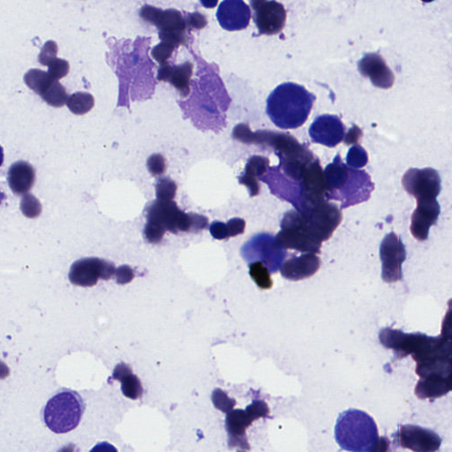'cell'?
I'll use <instances>...</instances> for the list:
<instances>
[{
	"label": "cell",
	"instance_id": "6da1fadb",
	"mask_svg": "<svg viewBox=\"0 0 452 452\" xmlns=\"http://www.w3.org/2000/svg\"><path fill=\"white\" fill-rule=\"evenodd\" d=\"M315 96L303 86L282 83L271 93L266 112L271 121L281 129H295L308 121Z\"/></svg>",
	"mask_w": 452,
	"mask_h": 452
},
{
	"label": "cell",
	"instance_id": "7a4b0ae2",
	"mask_svg": "<svg viewBox=\"0 0 452 452\" xmlns=\"http://www.w3.org/2000/svg\"><path fill=\"white\" fill-rule=\"evenodd\" d=\"M379 338L381 344L393 350L398 359L411 354L417 364L437 359H451L452 355V341L442 335L434 338L419 332L405 334L401 331L386 328L381 331Z\"/></svg>",
	"mask_w": 452,
	"mask_h": 452
},
{
	"label": "cell",
	"instance_id": "3957f363",
	"mask_svg": "<svg viewBox=\"0 0 452 452\" xmlns=\"http://www.w3.org/2000/svg\"><path fill=\"white\" fill-rule=\"evenodd\" d=\"M335 437L339 446L352 452L377 451L381 441L373 418L356 409H350L339 415Z\"/></svg>",
	"mask_w": 452,
	"mask_h": 452
},
{
	"label": "cell",
	"instance_id": "277c9868",
	"mask_svg": "<svg viewBox=\"0 0 452 452\" xmlns=\"http://www.w3.org/2000/svg\"><path fill=\"white\" fill-rule=\"evenodd\" d=\"M84 408V403L77 392L66 390L59 392L46 405L45 424L54 433H68L78 426Z\"/></svg>",
	"mask_w": 452,
	"mask_h": 452
},
{
	"label": "cell",
	"instance_id": "5b68a950",
	"mask_svg": "<svg viewBox=\"0 0 452 452\" xmlns=\"http://www.w3.org/2000/svg\"><path fill=\"white\" fill-rule=\"evenodd\" d=\"M147 219L164 226L172 234L197 232L207 227L208 225V219L204 216L185 213L174 201L157 200L152 202L147 209Z\"/></svg>",
	"mask_w": 452,
	"mask_h": 452
},
{
	"label": "cell",
	"instance_id": "8992f818",
	"mask_svg": "<svg viewBox=\"0 0 452 452\" xmlns=\"http://www.w3.org/2000/svg\"><path fill=\"white\" fill-rule=\"evenodd\" d=\"M278 243L285 249L303 253L319 254L322 242L314 237L309 230L304 216L298 211H288L281 222V231L276 236Z\"/></svg>",
	"mask_w": 452,
	"mask_h": 452
},
{
	"label": "cell",
	"instance_id": "52a82bcc",
	"mask_svg": "<svg viewBox=\"0 0 452 452\" xmlns=\"http://www.w3.org/2000/svg\"><path fill=\"white\" fill-rule=\"evenodd\" d=\"M287 249L278 243L274 236L260 234L254 236L241 248V255L248 264L262 262L267 266L271 274L281 270L287 257Z\"/></svg>",
	"mask_w": 452,
	"mask_h": 452
},
{
	"label": "cell",
	"instance_id": "ba28073f",
	"mask_svg": "<svg viewBox=\"0 0 452 452\" xmlns=\"http://www.w3.org/2000/svg\"><path fill=\"white\" fill-rule=\"evenodd\" d=\"M301 213L304 216L312 234L321 242L330 239L342 221L341 211L337 206L325 200L309 206Z\"/></svg>",
	"mask_w": 452,
	"mask_h": 452
},
{
	"label": "cell",
	"instance_id": "9c48e42d",
	"mask_svg": "<svg viewBox=\"0 0 452 452\" xmlns=\"http://www.w3.org/2000/svg\"><path fill=\"white\" fill-rule=\"evenodd\" d=\"M375 185L365 171L349 167L347 179L338 190L325 196L328 200L340 201L341 209L361 204L370 198Z\"/></svg>",
	"mask_w": 452,
	"mask_h": 452
},
{
	"label": "cell",
	"instance_id": "30bf717a",
	"mask_svg": "<svg viewBox=\"0 0 452 452\" xmlns=\"http://www.w3.org/2000/svg\"><path fill=\"white\" fill-rule=\"evenodd\" d=\"M116 273L114 264L99 258H83L76 261L69 271V280L82 287H94L99 279L109 280Z\"/></svg>",
	"mask_w": 452,
	"mask_h": 452
},
{
	"label": "cell",
	"instance_id": "8fae6325",
	"mask_svg": "<svg viewBox=\"0 0 452 452\" xmlns=\"http://www.w3.org/2000/svg\"><path fill=\"white\" fill-rule=\"evenodd\" d=\"M402 184L405 191L417 201L433 200L441 192L440 176L432 168L408 170L402 179Z\"/></svg>",
	"mask_w": 452,
	"mask_h": 452
},
{
	"label": "cell",
	"instance_id": "7c38bea8",
	"mask_svg": "<svg viewBox=\"0 0 452 452\" xmlns=\"http://www.w3.org/2000/svg\"><path fill=\"white\" fill-rule=\"evenodd\" d=\"M382 278L386 282L400 281L403 278L402 264L407 258V252L401 239L394 232L385 236L380 247Z\"/></svg>",
	"mask_w": 452,
	"mask_h": 452
},
{
	"label": "cell",
	"instance_id": "4fadbf2b",
	"mask_svg": "<svg viewBox=\"0 0 452 452\" xmlns=\"http://www.w3.org/2000/svg\"><path fill=\"white\" fill-rule=\"evenodd\" d=\"M142 17L154 23L161 29L160 38L163 42L175 46L185 41L186 22L181 13L175 10L162 12L151 8H144Z\"/></svg>",
	"mask_w": 452,
	"mask_h": 452
},
{
	"label": "cell",
	"instance_id": "5bb4252c",
	"mask_svg": "<svg viewBox=\"0 0 452 452\" xmlns=\"http://www.w3.org/2000/svg\"><path fill=\"white\" fill-rule=\"evenodd\" d=\"M255 10V22L260 34H278L287 21V12L284 6L276 0H262L251 4Z\"/></svg>",
	"mask_w": 452,
	"mask_h": 452
},
{
	"label": "cell",
	"instance_id": "9a60e30c",
	"mask_svg": "<svg viewBox=\"0 0 452 452\" xmlns=\"http://www.w3.org/2000/svg\"><path fill=\"white\" fill-rule=\"evenodd\" d=\"M261 181L267 183L271 193L282 200L291 202L296 211H300L302 204V184L282 174L280 166L269 167L267 174L262 176Z\"/></svg>",
	"mask_w": 452,
	"mask_h": 452
},
{
	"label": "cell",
	"instance_id": "2e32d148",
	"mask_svg": "<svg viewBox=\"0 0 452 452\" xmlns=\"http://www.w3.org/2000/svg\"><path fill=\"white\" fill-rule=\"evenodd\" d=\"M401 447L418 452H433L439 450L442 439L439 435L426 428L405 425L397 435Z\"/></svg>",
	"mask_w": 452,
	"mask_h": 452
},
{
	"label": "cell",
	"instance_id": "e0dca14e",
	"mask_svg": "<svg viewBox=\"0 0 452 452\" xmlns=\"http://www.w3.org/2000/svg\"><path fill=\"white\" fill-rule=\"evenodd\" d=\"M345 126L338 116L322 115L315 119L309 135L315 144L334 148L345 139Z\"/></svg>",
	"mask_w": 452,
	"mask_h": 452
},
{
	"label": "cell",
	"instance_id": "ac0fdd59",
	"mask_svg": "<svg viewBox=\"0 0 452 452\" xmlns=\"http://www.w3.org/2000/svg\"><path fill=\"white\" fill-rule=\"evenodd\" d=\"M217 18L225 31H242L250 22L251 10L243 0H224L218 9Z\"/></svg>",
	"mask_w": 452,
	"mask_h": 452
},
{
	"label": "cell",
	"instance_id": "d6986e66",
	"mask_svg": "<svg viewBox=\"0 0 452 452\" xmlns=\"http://www.w3.org/2000/svg\"><path fill=\"white\" fill-rule=\"evenodd\" d=\"M361 74L370 79L375 87L390 89L393 86L395 76L378 53H368L358 65Z\"/></svg>",
	"mask_w": 452,
	"mask_h": 452
},
{
	"label": "cell",
	"instance_id": "ffe728a7",
	"mask_svg": "<svg viewBox=\"0 0 452 452\" xmlns=\"http://www.w3.org/2000/svg\"><path fill=\"white\" fill-rule=\"evenodd\" d=\"M440 214V205L437 199L417 201V209L412 217L411 232L418 241L428 238L432 225L437 223Z\"/></svg>",
	"mask_w": 452,
	"mask_h": 452
},
{
	"label": "cell",
	"instance_id": "44dd1931",
	"mask_svg": "<svg viewBox=\"0 0 452 452\" xmlns=\"http://www.w3.org/2000/svg\"><path fill=\"white\" fill-rule=\"evenodd\" d=\"M257 420V418L251 413L248 409L246 411L232 410L229 412L226 417L225 426L229 437V445L231 446H241L244 450H249L246 430L250 426L252 422Z\"/></svg>",
	"mask_w": 452,
	"mask_h": 452
},
{
	"label": "cell",
	"instance_id": "7402d4cb",
	"mask_svg": "<svg viewBox=\"0 0 452 452\" xmlns=\"http://www.w3.org/2000/svg\"><path fill=\"white\" fill-rule=\"evenodd\" d=\"M321 261L315 254H304L288 260L281 268L282 277L292 281L302 280L317 273Z\"/></svg>",
	"mask_w": 452,
	"mask_h": 452
},
{
	"label": "cell",
	"instance_id": "603a6c76",
	"mask_svg": "<svg viewBox=\"0 0 452 452\" xmlns=\"http://www.w3.org/2000/svg\"><path fill=\"white\" fill-rule=\"evenodd\" d=\"M35 171L31 164L19 161L13 164L8 172V183L12 191L24 195L31 190L35 182Z\"/></svg>",
	"mask_w": 452,
	"mask_h": 452
},
{
	"label": "cell",
	"instance_id": "cb8c5ba5",
	"mask_svg": "<svg viewBox=\"0 0 452 452\" xmlns=\"http://www.w3.org/2000/svg\"><path fill=\"white\" fill-rule=\"evenodd\" d=\"M192 73L193 65L189 62L177 66L164 64L159 70L158 80L172 83L183 96H186L189 93Z\"/></svg>",
	"mask_w": 452,
	"mask_h": 452
},
{
	"label": "cell",
	"instance_id": "d4e9b609",
	"mask_svg": "<svg viewBox=\"0 0 452 452\" xmlns=\"http://www.w3.org/2000/svg\"><path fill=\"white\" fill-rule=\"evenodd\" d=\"M269 159L264 157H252L246 165L244 174L239 176V181L248 188L250 196H255L260 191L257 179L264 176L269 169Z\"/></svg>",
	"mask_w": 452,
	"mask_h": 452
},
{
	"label": "cell",
	"instance_id": "484cf974",
	"mask_svg": "<svg viewBox=\"0 0 452 452\" xmlns=\"http://www.w3.org/2000/svg\"><path fill=\"white\" fill-rule=\"evenodd\" d=\"M112 379L121 382V391L125 397L136 400L144 395L141 381L133 374L130 366L123 362L116 366Z\"/></svg>",
	"mask_w": 452,
	"mask_h": 452
},
{
	"label": "cell",
	"instance_id": "4316f807",
	"mask_svg": "<svg viewBox=\"0 0 452 452\" xmlns=\"http://www.w3.org/2000/svg\"><path fill=\"white\" fill-rule=\"evenodd\" d=\"M452 391L450 379L438 375L421 378L415 388V394L421 400L438 398Z\"/></svg>",
	"mask_w": 452,
	"mask_h": 452
},
{
	"label": "cell",
	"instance_id": "83f0119b",
	"mask_svg": "<svg viewBox=\"0 0 452 452\" xmlns=\"http://www.w3.org/2000/svg\"><path fill=\"white\" fill-rule=\"evenodd\" d=\"M348 172L349 167L342 162L340 155L336 156L333 163L327 165L325 169L324 176L327 188L325 196L332 194L341 188L347 178Z\"/></svg>",
	"mask_w": 452,
	"mask_h": 452
},
{
	"label": "cell",
	"instance_id": "f1b7e54d",
	"mask_svg": "<svg viewBox=\"0 0 452 452\" xmlns=\"http://www.w3.org/2000/svg\"><path fill=\"white\" fill-rule=\"evenodd\" d=\"M56 81L51 75L40 70H31L25 75V82L29 88L38 95L43 96L48 91L52 83Z\"/></svg>",
	"mask_w": 452,
	"mask_h": 452
},
{
	"label": "cell",
	"instance_id": "f546056e",
	"mask_svg": "<svg viewBox=\"0 0 452 452\" xmlns=\"http://www.w3.org/2000/svg\"><path fill=\"white\" fill-rule=\"evenodd\" d=\"M66 105H68L70 111L75 114L83 115L93 108L94 98L89 93L78 92L70 96Z\"/></svg>",
	"mask_w": 452,
	"mask_h": 452
},
{
	"label": "cell",
	"instance_id": "4dcf8cb0",
	"mask_svg": "<svg viewBox=\"0 0 452 452\" xmlns=\"http://www.w3.org/2000/svg\"><path fill=\"white\" fill-rule=\"evenodd\" d=\"M249 274L253 280L262 289H270L273 285L271 272L262 262H255L249 264Z\"/></svg>",
	"mask_w": 452,
	"mask_h": 452
},
{
	"label": "cell",
	"instance_id": "1f68e13d",
	"mask_svg": "<svg viewBox=\"0 0 452 452\" xmlns=\"http://www.w3.org/2000/svg\"><path fill=\"white\" fill-rule=\"evenodd\" d=\"M48 105L54 107H61L68 101V95L61 83L55 81L44 95L41 96Z\"/></svg>",
	"mask_w": 452,
	"mask_h": 452
},
{
	"label": "cell",
	"instance_id": "d6a6232c",
	"mask_svg": "<svg viewBox=\"0 0 452 452\" xmlns=\"http://www.w3.org/2000/svg\"><path fill=\"white\" fill-rule=\"evenodd\" d=\"M156 191H157L158 200L172 201L175 197L176 191H177V185L171 179H161L156 186Z\"/></svg>",
	"mask_w": 452,
	"mask_h": 452
},
{
	"label": "cell",
	"instance_id": "836d02e7",
	"mask_svg": "<svg viewBox=\"0 0 452 452\" xmlns=\"http://www.w3.org/2000/svg\"><path fill=\"white\" fill-rule=\"evenodd\" d=\"M347 161L348 165L352 168L364 167L368 161L367 152L361 146L355 144L349 151Z\"/></svg>",
	"mask_w": 452,
	"mask_h": 452
},
{
	"label": "cell",
	"instance_id": "e575fe53",
	"mask_svg": "<svg viewBox=\"0 0 452 452\" xmlns=\"http://www.w3.org/2000/svg\"><path fill=\"white\" fill-rule=\"evenodd\" d=\"M21 208L22 213L29 218H38L42 211V206L38 199L29 194L23 195Z\"/></svg>",
	"mask_w": 452,
	"mask_h": 452
},
{
	"label": "cell",
	"instance_id": "d590c367",
	"mask_svg": "<svg viewBox=\"0 0 452 452\" xmlns=\"http://www.w3.org/2000/svg\"><path fill=\"white\" fill-rule=\"evenodd\" d=\"M166 231L164 226L158 223L148 221L144 229L145 238L151 243L158 244L162 241Z\"/></svg>",
	"mask_w": 452,
	"mask_h": 452
},
{
	"label": "cell",
	"instance_id": "8d00e7d4",
	"mask_svg": "<svg viewBox=\"0 0 452 452\" xmlns=\"http://www.w3.org/2000/svg\"><path fill=\"white\" fill-rule=\"evenodd\" d=\"M212 400H213L215 407L224 412V413L231 412L236 403L235 400L228 398L227 395L219 390V389L215 390L213 394H212Z\"/></svg>",
	"mask_w": 452,
	"mask_h": 452
},
{
	"label": "cell",
	"instance_id": "74e56055",
	"mask_svg": "<svg viewBox=\"0 0 452 452\" xmlns=\"http://www.w3.org/2000/svg\"><path fill=\"white\" fill-rule=\"evenodd\" d=\"M68 63L62 59H55L49 64V75L56 81L68 75Z\"/></svg>",
	"mask_w": 452,
	"mask_h": 452
},
{
	"label": "cell",
	"instance_id": "f35d334b",
	"mask_svg": "<svg viewBox=\"0 0 452 452\" xmlns=\"http://www.w3.org/2000/svg\"><path fill=\"white\" fill-rule=\"evenodd\" d=\"M148 168L153 176L164 174L166 169L164 157L160 154L152 155L148 160Z\"/></svg>",
	"mask_w": 452,
	"mask_h": 452
},
{
	"label": "cell",
	"instance_id": "ab89813d",
	"mask_svg": "<svg viewBox=\"0 0 452 452\" xmlns=\"http://www.w3.org/2000/svg\"><path fill=\"white\" fill-rule=\"evenodd\" d=\"M174 48V45L163 42L153 50L152 54L158 61L164 63L171 56Z\"/></svg>",
	"mask_w": 452,
	"mask_h": 452
},
{
	"label": "cell",
	"instance_id": "60d3db41",
	"mask_svg": "<svg viewBox=\"0 0 452 452\" xmlns=\"http://www.w3.org/2000/svg\"><path fill=\"white\" fill-rule=\"evenodd\" d=\"M442 336L452 341V299L448 301V311L442 324Z\"/></svg>",
	"mask_w": 452,
	"mask_h": 452
},
{
	"label": "cell",
	"instance_id": "b9f144b4",
	"mask_svg": "<svg viewBox=\"0 0 452 452\" xmlns=\"http://www.w3.org/2000/svg\"><path fill=\"white\" fill-rule=\"evenodd\" d=\"M209 232L214 239H219V241L230 238L227 224H224L222 222L212 223L209 226Z\"/></svg>",
	"mask_w": 452,
	"mask_h": 452
},
{
	"label": "cell",
	"instance_id": "7bdbcfd3",
	"mask_svg": "<svg viewBox=\"0 0 452 452\" xmlns=\"http://www.w3.org/2000/svg\"><path fill=\"white\" fill-rule=\"evenodd\" d=\"M116 280L118 284L125 285L134 278V271L129 266H121L116 270Z\"/></svg>",
	"mask_w": 452,
	"mask_h": 452
},
{
	"label": "cell",
	"instance_id": "ee69618b",
	"mask_svg": "<svg viewBox=\"0 0 452 452\" xmlns=\"http://www.w3.org/2000/svg\"><path fill=\"white\" fill-rule=\"evenodd\" d=\"M227 226L230 237H235V236L243 234L246 223L241 218H232L227 223Z\"/></svg>",
	"mask_w": 452,
	"mask_h": 452
},
{
	"label": "cell",
	"instance_id": "f6af8a7d",
	"mask_svg": "<svg viewBox=\"0 0 452 452\" xmlns=\"http://www.w3.org/2000/svg\"><path fill=\"white\" fill-rule=\"evenodd\" d=\"M362 135V132L356 126H352L347 135L345 136V142L347 144H356Z\"/></svg>",
	"mask_w": 452,
	"mask_h": 452
},
{
	"label": "cell",
	"instance_id": "bcb514c9",
	"mask_svg": "<svg viewBox=\"0 0 452 452\" xmlns=\"http://www.w3.org/2000/svg\"><path fill=\"white\" fill-rule=\"evenodd\" d=\"M207 24L206 19L201 15V13H195L189 15V25L193 28L200 29Z\"/></svg>",
	"mask_w": 452,
	"mask_h": 452
},
{
	"label": "cell",
	"instance_id": "7dc6e473",
	"mask_svg": "<svg viewBox=\"0 0 452 452\" xmlns=\"http://www.w3.org/2000/svg\"><path fill=\"white\" fill-rule=\"evenodd\" d=\"M202 4L207 8H213L218 5V0H201Z\"/></svg>",
	"mask_w": 452,
	"mask_h": 452
},
{
	"label": "cell",
	"instance_id": "c3c4849f",
	"mask_svg": "<svg viewBox=\"0 0 452 452\" xmlns=\"http://www.w3.org/2000/svg\"><path fill=\"white\" fill-rule=\"evenodd\" d=\"M421 1L424 3H430V2H433L434 0H421Z\"/></svg>",
	"mask_w": 452,
	"mask_h": 452
},
{
	"label": "cell",
	"instance_id": "681fc988",
	"mask_svg": "<svg viewBox=\"0 0 452 452\" xmlns=\"http://www.w3.org/2000/svg\"><path fill=\"white\" fill-rule=\"evenodd\" d=\"M451 364H452V355H451Z\"/></svg>",
	"mask_w": 452,
	"mask_h": 452
}]
</instances>
